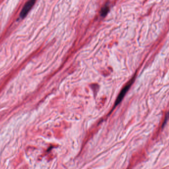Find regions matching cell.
Here are the masks:
<instances>
[{"instance_id": "1", "label": "cell", "mask_w": 169, "mask_h": 169, "mask_svg": "<svg viewBox=\"0 0 169 169\" xmlns=\"http://www.w3.org/2000/svg\"><path fill=\"white\" fill-rule=\"evenodd\" d=\"M36 1V0H29V1H27L25 3L20 14V17L22 19H24L26 17L29 11L31 10L32 7H33Z\"/></svg>"}, {"instance_id": "2", "label": "cell", "mask_w": 169, "mask_h": 169, "mask_svg": "<svg viewBox=\"0 0 169 169\" xmlns=\"http://www.w3.org/2000/svg\"><path fill=\"white\" fill-rule=\"evenodd\" d=\"M133 82H134V81H133V79H132V80L130 81L129 82V83L123 88L122 90L121 91V93L120 94L119 96H118L117 99L116 100V102H115V105L116 106L118 105L120 102H121V101L124 98V96H125L126 92H127V90H129V88L131 87V84H132Z\"/></svg>"}, {"instance_id": "3", "label": "cell", "mask_w": 169, "mask_h": 169, "mask_svg": "<svg viewBox=\"0 0 169 169\" xmlns=\"http://www.w3.org/2000/svg\"><path fill=\"white\" fill-rule=\"evenodd\" d=\"M109 8L108 7H105L102 8V10H101V15L102 16H105V15H106L107 14L108 12H109Z\"/></svg>"}]
</instances>
